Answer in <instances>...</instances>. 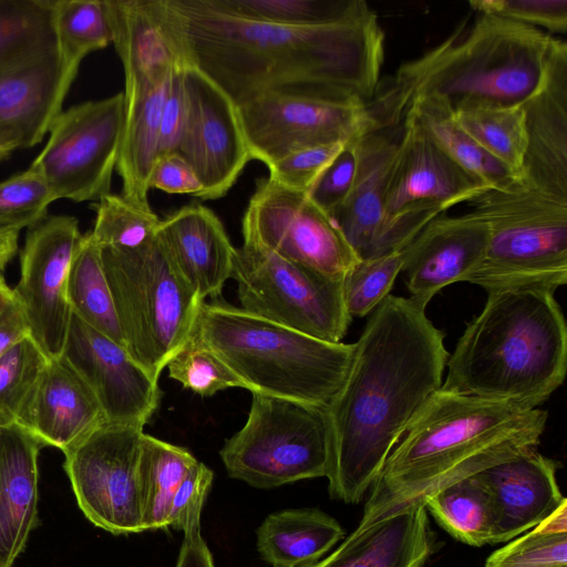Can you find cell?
I'll return each mask as SVG.
<instances>
[{"mask_svg":"<svg viewBox=\"0 0 567 567\" xmlns=\"http://www.w3.org/2000/svg\"><path fill=\"white\" fill-rule=\"evenodd\" d=\"M163 2L186 63L235 104L270 90L369 103L380 85L385 34L365 1L349 17L319 25L239 19L205 0Z\"/></svg>","mask_w":567,"mask_h":567,"instance_id":"obj_1","label":"cell"},{"mask_svg":"<svg viewBox=\"0 0 567 567\" xmlns=\"http://www.w3.org/2000/svg\"><path fill=\"white\" fill-rule=\"evenodd\" d=\"M343 381L324 408L331 498L357 504L443 382L444 333L409 298L389 295L370 315Z\"/></svg>","mask_w":567,"mask_h":567,"instance_id":"obj_2","label":"cell"},{"mask_svg":"<svg viewBox=\"0 0 567 567\" xmlns=\"http://www.w3.org/2000/svg\"><path fill=\"white\" fill-rule=\"evenodd\" d=\"M548 413L455 394H432L372 484L362 519L371 524L494 465L537 450Z\"/></svg>","mask_w":567,"mask_h":567,"instance_id":"obj_3","label":"cell"},{"mask_svg":"<svg viewBox=\"0 0 567 567\" xmlns=\"http://www.w3.org/2000/svg\"><path fill=\"white\" fill-rule=\"evenodd\" d=\"M467 20L380 82L368 103L380 128L399 126L420 95H442L457 110L523 104L533 94L555 37L491 13Z\"/></svg>","mask_w":567,"mask_h":567,"instance_id":"obj_4","label":"cell"},{"mask_svg":"<svg viewBox=\"0 0 567 567\" xmlns=\"http://www.w3.org/2000/svg\"><path fill=\"white\" fill-rule=\"evenodd\" d=\"M441 389L536 409L563 384L567 328L554 293L539 289L487 292L446 362Z\"/></svg>","mask_w":567,"mask_h":567,"instance_id":"obj_5","label":"cell"},{"mask_svg":"<svg viewBox=\"0 0 567 567\" xmlns=\"http://www.w3.org/2000/svg\"><path fill=\"white\" fill-rule=\"evenodd\" d=\"M194 334L251 393L321 408L340 388L354 347L307 336L223 301L203 303Z\"/></svg>","mask_w":567,"mask_h":567,"instance_id":"obj_6","label":"cell"},{"mask_svg":"<svg viewBox=\"0 0 567 567\" xmlns=\"http://www.w3.org/2000/svg\"><path fill=\"white\" fill-rule=\"evenodd\" d=\"M124 348L154 380L193 336L205 302L157 235L128 250L101 248Z\"/></svg>","mask_w":567,"mask_h":567,"instance_id":"obj_7","label":"cell"},{"mask_svg":"<svg viewBox=\"0 0 567 567\" xmlns=\"http://www.w3.org/2000/svg\"><path fill=\"white\" fill-rule=\"evenodd\" d=\"M487 223L484 259L465 281L487 292L539 289L567 281V199L513 181L468 202Z\"/></svg>","mask_w":567,"mask_h":567,"instance_id":"obj_8","label":"cell"},{"mask_svg":"<svg viewBox=\"0 0 567 567\" xmlns=\"http://www.w3.org/2000/svg\"><path fill=\"white\" fill-rule=\"evenodd\" d=\"M219 455L229 477L256 488L326 477L324 408L254 392L245 425L225 442Z\"/></svg>","mask_w":567,"mask_h":567,"instance_id":"obj_9","label":"cell"},{"mask_svg":"<svg viewBox=\"0 0 567 567\" xmlns=\"http://www.w3.org/2000/svg\"><path fill=\"white\" fill-rule=\"evenodd\" d=\"M231 279L248 313L332 343L348 331L342 281L245 241L235 250Z\"/></svg>","mask_w":567,"mask_h":567,"instance_id":"obj_10","label":"cell"},{"mask_svg":"<svg viewBox=\"0 0 567 567\" xmlns=\"http://www.w3.org/2000/svg\"><path fill=\"white\" fill-rule=\"evenodd\" d=\"M124 94L63 110L31 163L56 199L96 202L111 193L124 125Z\"/></svg>","mask_w":567,"mask_h":567,"instance_id":"obj_11","label":"cell"},{"mask_svg":"<svg viewBox=\"0 0 567 567\" xmlns=\"http://www.w3.org/2000/svg\"><path fill=\"white\" fill-rule=\"evenodd\" d=\"M236 105L251 158L267 167L295 151L380 130L368 103L307 92L264 91Z\"/></svg>","mask_w":567,"mask_h":567,"instance_id":"obj_12","label":"cell"},{"mask_svg":"<svg viewBox=\"0 0 567 567\" xmlns=\"http://www.w3.org/2000/svg\"><path fill=\"white\" fill-rule=\"evenodd\" d=\"M245 243L342 281L360 261L333 218L307 193L260 178L243 218Z\"/></svg>","mask_w":567,"mask_h":567,"instance_id":"obj_13","label":"cell"},{"mask_svg":"<svg viewBox=\"0 0 567 567\" xmlns=\"http://www.w3.org/2000/svg\"><path fill=\"white\" fill-rule=\"evenodd\" d=\"M143 426L105 422L64 453L79 508L113 535L144 530L138 484Z\"/></svg>","mask_w":567,"mask_h":567,"instance_id":"obj_14","label":"cell"},{"mask_svg":"<svg viewBox=\"0 0 567 567\" xmlns=\"http://www.w3.org/2000/svg\"><path fill=\"white\" fill-rule=\"evenodd\" d=\"M79 220L48 215L28 229L13 288L28 334L51 360L63 354L72 311L66 297L69 269L81 243Z\"/></svg>","mask_w":567,"mask_h":567,"instance_id":"obj_15","label":"cell"},{"mask_svg":"<svg viewBox=\"0 0 567 567\" xmlns=\"http://www.w3.org/2000/svg\"><path fill=\"white\" fill-rule=\"evenodd\" d=\"M401 124L385 208L411 243L430 220L489 188L443 153L411 115Z\"/></svg>","mask_w":567,"mask_h":567,"instance_id":"obj_16","label":"cell"},{"mask_svg":"<svg viewBox=\"0 0 567 567\" xmlns=\"http://www.w3.org/2000/svg\"><path fill=\"white\" fill-rule=\"evenodd\" d=\"M183 80L187 114L177 153L195 171L199 198L224 196L251 161L237 105L215 82L193 65Z\"/></svg>","mask_w":567,"mask_h":567,"instance_id":"obj_17","label":"cell"},{"mask_svg":"<svg viewBox=\"0 0 567 567\" xmlns=\"http://www.w3.org/2000/svg\"><path fill=\"white\" fill-rule=\"evenodd\" d=\"M96 396L111 423L143 426L158 408L161 390L125 348L72 315L63 354Z\"/></svg>","mask_w":567,"mask_h":567,"instance_id":"obj_18","label":"cell"},{"mask_svg":"<svg viewBox=\"0 0 567 567\" xmlns=\"http://www.w3.org/2000/svg\"><path fill=\"white\" fill-rule=\"evenodd\" d=\"M400 130L380 128L358 138V166L352 188L346 200L330 214L360 259L410 244L385 208Z\"/></svg>","mask_w":567,"mask_h":567,"instance_id":"obj_19","label":"cell"},{"mask_svg":"<svg viewBox=\"0 0 567 567\" xmlns=\"http://www.w3.org/2000/svg\"><path fill=\"white\" fill-rule=\"evenodd\" d=\"M80 65L59 48L0 71V144L29 148L44 138L63 111Z\"/></svg>","mask_w":567,"mask_h":567,"instance_id":"obj_20","label":"cell"},{"mask_svg":"<svg viewBox=\"0 0 567 567\" xmlns=\"http://www.w3.org/2000/svg\"><path fill=\"white\" fill-rule=\"evenodd\" d=\"M527 148L518 182L567 199V43L555 38L539 83L523 103Z\"/></svg>","mask_w":567,"mask_h":567,"instance_id":"obj_21","label":"cell"},{"mask_svg":"<svg viewBox=\"0 0 567 567\" xmlns=\"http://www.w3.org/2000/svg\"><path fill=\"white\" fill-rule=\"evenodd\" d=\"M488 240V225L474 210L430 220L405 247L409 299L425 310L440 290L465 281L484 259Z\"/></svg>","mask_w":567,"mask_h":567,"instance_id":"obj_22","label":"cell"},{"mask_svg":"<svg viewBox=\"0 0 567 567\" xmlns=\"http://www.w3.org/2000/svg\"><path fill=\"white\" fill-rule=\"evenodd\" d=\"M105 422L93 391L61 355L48 361L17 424L65 453Z\"/></svg>","mask_w":567,"mask_h":567,"instance_id":"obj_23","label":"cell"},{"mask_svg":"<svg viewBox=\"0 0 567 567\" xmlns=\"http://www.w3.org/2000/svg\"><path fill=\"white\" fill-rule=\"evenodd\" d=\"M112 43L124 69L130 95L187 65L172 33L163 0H104Z\"/></svg>","mask_w":567,"mask_h":567,"instance_id":"obj_24","label":"cell"},{"mask_svg":"<svg viewBox=\"0 0 567 567\" xmlns=\"http://www.w3.org/2000/svg\"><path fill=\"white\" fill-rule=\"evenodd\" d=\"M558 467V462L536 450L477 474L492 501V544L532 529L566 502L556 480Z\"/></svg>","mask_w":567,"mask_h":567,"instance_id":"obj_25","label":"cell"},{"mask_svg":"<svg viewBox=\"0 0 567 567\" xmlns=\"http://www.w3.org/2000/svg\"><path fill=\"white\" fill-rule=\"evenodd\" d=\"M156 235L203 300L220 297L231 278L236 248L213 210L199 204L184 206L161 219Z\"/></svg>","mask_w":567,"mask_h":567,"instance_id":"obj_26","label":"cell"},{"mask_svg":"<svg viewBox=\"0 0 567 567\" xmlns=\"http://www.w3.org/2000/svg\"><path fill=\"white\" fill-rule=\"evenodd\" d=\"M44 445L19 424L0 427V567H12L39 525L38 457Z\"/></svg>","mask_w":567,"mask_h":567,"instance_id":"obj_27","label":"cell"},{"mask_svg":"<svg viewBox=\"0 0 567 567\" xmlns=\"http://www.w3.org/2000/svg\"><path fill=\"white\" fill-rule=\"evenodd\" d=\"M434 538L424 504L355 529L321 567H423Z\"/></svg>","mask_w":567,"mask_h":567,"instance_id":"obj_28","label":"cell"},{"mask_svg":"<svg viewBox=\"0 0 567 567\" xmlns=\"http://www.w3.org/2000/svg\"><path fill=\"white\" fill-rule=\"evenodd\" d=\"M174 71L146 90L124 95V125L115 171L122 179L121 195L136 205L150 206L148 181L159 153L162 112Z\"/></svg>","mask_w":567,"mask_h":567,"instance_id":"obj_29","label":"cell"},{"mask_svg":"<svg viewBox=\"0 0 567 567\" xmlns=\"http://www.w3.org/2000/svg\"><path fill=\"white\" fill-rule=\"evenodd\" d=\"M344 537L341 525L318 508H289L269 514L257 528V550L272 567L316 564Z\"/></svg>","mask_w":567,"mask_h":567,"instance_id":"obj_30","label":"cell"},{"mask_svg":"<svg viewBox=\"0 0 567 567\" xmlns=\"http://www.w3.org/2000/svg\"><path fill=\"white\" fill-rule=\"evenodd\" d=\"M406 114L416 121L443 153L488 188H503L516 181L507 168L489 156L457 124L452 104L446 97L439 94L416 96L410 103Z\"/></svg>","mask_w":567,"mask_h":567,"instance_id":"obj_31","label":"cell"},{"mask_svg":"<svg viewBox=\"0 0 567 567\" xmlns=\"http://www.w3.org/2000/svg\"><path fill=\"white\" fill-rule=\"evenodd\" d=\"M196 462L188 450L143 434L138 484L144 530L167 528L175 492Z\"/></svg>","mask_w":567,"mask_h":567,"instance_id":"obj_32","label":"cell"},{"mask_svg":"<svg viewBox=\"0 0 567 567\" xmlns=\"http://www.w3.org/2000/svg\"><path fill=\"white\" fill-rule=\"evenodd\" d=\"M66 297L72 315L124 347L103 267L101 247L94 241L90 231L83 234L72 259L68 275Z\"/></svg>","mask_w":567,"mask_h":567,"instance_id":"obj_33","label":"cell"},{"mask_svg":"<svg viewBox=\"0 0 567 567\" xmlns=\"http://www.w3.org/2000/svg\"><path fill=\"white\" fill-rule=\"evenodd\" d=\"M424 505L437 524L455 539L475 547L492 544V501L477 474L426 497Z\"/></svg>","mask_w":567,"mask_h":567,"instance_id":"obj_34","label":"cell"},{"mask_svg":"<svg viewBox=\"0 0 567 567\" xmlns=\"http://www.w3.org/2000/svg\"><path fill=\"white\" fill-rule=\"evenodd\" d=\"M457 124L518 181L527 148L523 104L453 110Z\"/></svg>","mask_w":567,"mask_h":567,"instance_id":"obj_35","label":"cell"},{"mask_svg":"<svg viewBox=\"0 0 567 567\" xmlns=\"http://www.w3.org/2000/svg\"><path fill=\"white\" fill-rule=\"evenodd\" d=\"M53 0H0V71L56 48Z\"/></svg>","mask_w":567,"mask_h":567,"instance_id":"obj_36","label":"cell"},{"mask_svg":"<svg viewBox=\"0 0 567 567\" xmlns=\"http://www.w3.org/2000/svg\"><path fill=\"white\" fill-rule=\"evenodd\" d=\"M213 9L239 19L286 25H319L340 21L363 0H205Z\"/></svg>","mask_w":567,"mask_h":567,"instance_id":"obj_37","label":"cell"},{"mask_svg":"<svg viewBox=\"0 0 567 567\" xmlns=\"http://www.w3.org/2000/svg\"><path fill=\"white\" fill-rule=\"evenodd\" d=\"M53 28L62 55L80 65L112 43L104 0H53Z\"/></svg>","mask_w":567,"mask_h":567,"instance_id":"obj_38","label":"cell"},{"mask_svg":"<svg viewBox=\"0 0 567 567\" xmlns=\"http://www.w3.org/2000/svg\"><path fill=\"white\" fill-rule=\"evenodd\" d=\"M94 227L90 231L101 248L135 249L157 233L161 219L151 206L136 205L121 194H107L93 205Z\"/></svg>","mask_w":567,"mask_h":567,"instance_id":"obj_39","label":"cell"},{"mask_svg":"<svg viewBox=\"0 0 567 567\" xmlns=\"http://www.w3.org/2000/svg\"><path fill=\"white\" fill-rule=\"evenodd\" d=\"M485 567H567V502L530 532L494 551Z\"/></svg>","mask_w":567,"mask_h":567,"instance_id":"obj_40","label":"cell"},{"mask_svg":"<svg viewBox=\"0 0 567 567\" xmlns=\"http://www.w3.org/2000/svg\"><path fill=\"white\" fill-rule=\"evenodd\" d=\"M48 361L29 334L0 357V427L17 424Z\"/></svg>","mask_w":567,"mask_h":567,"instance_id":"obj_41","label":"cell"},{"mask_svg":"<svg viewBox=\"0 0 567 567\" xmlns=\"http://www.w3.org/2000/svg\"><path fill=\"white\" fill-rule=\"evenodd\" d=\"M405 247L360 259L346 275L342 293L351 318L370 315L390 295L405 264Z\"/></svg>","mask_w":567,"mask_h":567,"instance_id":"obj_42","label":"cell"},{"mask_svg":"<svg viewBox=\"0 0 567 567\" xmlns=\"http://www.w3.org/2000/svg\"><path fill=\"white\" fill-rule=\"evenodd\" d=\"M56 200L44 178L34 168L0 182V235L18 236L48 216Z\"/></svg>","mask_w":567,"mask_h":567,"instance_id":"obj_43","label":"cell"},{"mask_svg":"<svg viewBox=\"0 0 567 567\" xmlns=\"http://www.w3.org/2000/svg\"><path fill=\"white\" fill-rule=\"evenodd\" d=\"M166 368L171 379L202 396H212L230 388L247 390V385L230 368L194 333Z\"/></svg>","mask_w":567,"mask_h":567,"instance_id":"obj_44","label":"cell"},{"mask_svg":"<svg viewBox=\"0 0 567 567\" xmlns=\"http://www.w3.org/2000/svg\"><path fill=\"white\" fill-rule=\"evenodd\" d=\"M346 143L322 144L295 151L268 166V177L286 188L308 193Z\"/></svg>","mask_w":567,"mask_h":567,"instance_id":"obj_45","label":"cell"},{"mask_svg":"<svg viewBox=\"0 0 567 567\" xmlns=\"http://www.w3.org/2000/svg\"><path fill=\"white\" fill-rule=\"evenodd\" d=\"M476 13L496 14L551 33L567 32V0H472Z\"/></svg>","mask_w":567,"mask_h":567,"instance_id":"obj_46","label":"cell"},{"mask_svg":"<svg viewBox=\"0 0 567 567\" xmlns=\"http://www.w3.org/2000/svg\"><path fill=\"white\" fill-rule=\"evenodd\" d=\"M358 138L346 143L307 193L329 215L346 200L352 188L358 166Z\"/></svg>","mask_w":567,"mask_h":567,"instance_id":"obj_47","label":"cell"},{"mask_svg":"<svg viewBox=\"0 0 567 567\" xmlns=\"http://www.w3.org/2000/svg\"><path fill=\"white\" fill-rule=\"evenodd\" d=\"M214 474L204 463L197 461L188 471L172 501L167 527L184 532L187 520L202 514L210 491Z\"/></svg>","mask_w":567,"mask_h":567,"instance_id":"obj_48","label":"cell"},{"mask_svg":"<svg viewBox=\"0 0 567 567\" xmlns=\"http://www.w3.org/2000/svg\"><path fill=\"white\" fill-rule=\"evenodd\" d=\"M150 188L169 194H189L198 197L203 190L195 171L178 153L157 156L150 175Z\"/></svg>","mask_w":567,"mask_h":567,"instance_id":"obj_49","label":"cell"},{"mask_svg":"<svg viewBox=\"0 0 567 567\" xmlns=\"http://www.w3.org/2000/svg\"><path fill=\"white\" fill-rule=\"evenodd\" d=\"M185 66V65H184ZM184 66L174 71L161 122L159 153H177L185 126L187 103L183 80Z\"/></svg>","mask_w":567,"mask_h":567,"instance_id":"obj_50","label":"cell"},{"mask_svg":"<svg viewBox=\"0 0 567 567\" xmlns=\"http://www.w3.org/2000/svg\"><path fill=\"white\" fill-rule=\"evenodd\" d=\"M28 336L25 319L13 289L0 287V357Z\"/></svg>","mask_w":567,"mask_h":567,"instance_id":"obj_51","label":"cell"},{"mask_svg":"<svg viewBox=\"0 0 567 567\" xmlns=\"http://www.w3.org/2000/svg\"><path fill=\"white\" fill-rule=\"evenodd\" d=\"M175 567H216L200 533V515L188 519Z\"/></svg>","mask_w":567,"mask_h":567,"instance_id":"obj_52","label":"cell"},{"mask_svg":"<svg viewBox=\"0 0 567 567\" xmlns=\"http://www.w3.org/2000/svg\"><path fill=\"white\" fill-rule=\"evenodd\" d=\"M18 248V236L0 235V265L4 266L16 255Z\"/></svg>","mask_w":567,"mask_h":567,"instance_id":"obj_53","label":"cell"},{"mask_svg":"<svg viewBox=\"0 0 567 567\" xmlns=\"http://www.w3.org/2000/svg\"><path fill=\"white\" fill-rule=\"evenodd\" d=\"M14 151L0 144V162L7 159Z\"/></svg>","mask_w":567,"mask_h":567,"instance_id":"obj_54","label":"cell"},{"mask_svg":"<svg viewBox=\"0 0 567 567\" xmlns=\"http://www.w3.org/2000/svg\"><path fill=\"white\" fill-rule=\"evenodd\" d=\"M3 269H4V266L0 265V287L6 284L4 278H3Z\"/></svg>","mask_w":567,"mask_h":567,"instance_id":"obj_55","label":"cell"},{"mask_svg":"<svg viewBox=\"0 0 567 567\" xmlns=\"http://www.w3.org/2000/svg\"><path fill=\"white\" fill-rule=\"evenodd\" d=\"M323 565V559L319 560L318 563L316 564H312L310 566H306V567H321Z\"/></svg>","mask_w":567,"mask_h":567,"instance_id":"obj_56","label":"cell"}]
</instances>
